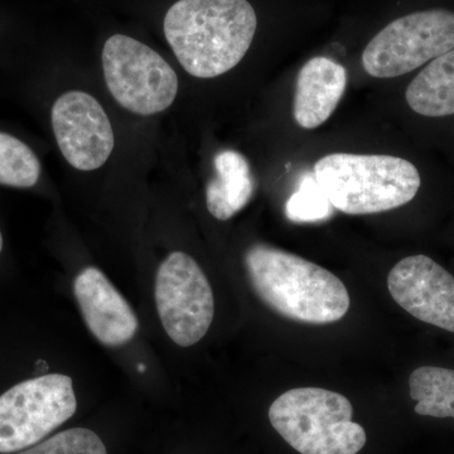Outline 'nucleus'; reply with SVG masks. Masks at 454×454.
<instances>
[{
    "mask_svg": "<svg viewBox=\"0 0 454 454\" xmlns=\"http://www.w3.org/2000/svg\"><path fill=\"white\" fill-rule=\"evenodd\" d=\"M74 292L90 333L103 345L118 348L134 339L138 318L100 269H83L74 279Z\"/></svg>",
    "mask_w": 454,
    "mask_h": 454,
    "instance_id": "nucleus-11",
    "label": "nucleus"
},
{
    "mask_svg": "<svg viewBox=\"0 0 454 454\" xmlns=\"http://www.w3.org/2000/svg\"><path fill=\"white\" fill-rule=\"evenodd\" d=\"M216 176L206 190L207 208L215 219L226 221L243 210L254 195L250 164L243 154L223 151L215 157Z\"/></svg>",
    "mask_w": 454,
    "mask_h": 454,
    "instance_id": "nucleus-13",
    "label": "nucleus"
},
{
    "mask_svg": "<svg viewBox=\"0 0 454 454\" xmlns=\"http://www.w3.org/2000/svg\"><path fill=\"white\" fill-rule=\"evenodd\" d=\"M155 304L167 334L181 348H190L210 330L214 293L196 260L186 253L169 254L155 278Z\"/></svg>",
    "mask_w": 454,
    "mask_h": 454,
    "instance_id": "nucleus-8",
    "label": "nucleus"
},
{
    "mask_svg": "<svg viewBox=\"0 0 454 454\" xmlns=\"http://www.w3.org/2000/svg\"><path fill=\"white\" fill-rule=\"evenodd\" d=\"M408 106L429 118L454 114V49L432 59L405 92Z\"/></svg>",
    "mask_w": 454,
    "mask_h": 454,
    "instance_id": "nucleus-14",
    "label": "nucleus"
},
{
    "mask_svg": "<svg viewBox=\"0 0 454 454\" xmlns=\"http://www.w3.org/2000/svg\"><path fill=\"white\" fill-rule=\"evenodd\" d=\"M333 207L348 215H372L402 207L417 196V167L393 155L333 153L313 168Z\"/></svg>",
    "mask_w": 454,
    "mask_h": 454,
    "instance_id": "nucleus-3",
    "label": "nucleus"
},
{
    "mask_svg": "<svg viewBox=\"0 0 454 454\" xmlns=\"http://www.w3.org/2000/svg\"><path fill=\"white\" fill-rule=\"evenodd\" d=\"M2 249H3V236H2V231H0V253H2Z\"/></svg>",
    "mask_w": 454,
    "mask_h": 454,
    "instance_id": "nucleus-19",
    "label": "nucleus"
},
{
    "mask_svg": "<svg viewBox=\"0 0 454 454\" xmlns=\"http://www.w3.org/2000/svg\"><path fill=\"white\" fill-rule=\"evenodd\" d=\"M352 415L348 397L319 387L286 391L269 409L273 428L301 454L360 452L366 432Z\"/></svg>",
    "mask_w": 454,
    "mask_h": 454,
    "instance_id": "nucleus-4",
    "label": "nucleus"
},
{
    "mask_svg": "<svg viewBox=\"0 0 454 454\" xmlns=\"http://www.w3.org/2000/svg\"><path fill=\"white\" fill-rule=\"evenodd\" d=\"M453 49L454 13L446 9L417 12L394 20L369 42L364 70L378 79H393Z\"/></svg>",
    "mask_w": 454,
    "mask_h": 454,
    "instance_id": "nucleus-7",
    "label": "nucleus"
},
{
    "mask_svg": "<svg viewBox=\"0 0 454 454\" xmlns=\"http://www.w3.org/2000/svg\"><path fill=\"white\" fill-rule=\"evenodd\" d=\"M18 454H107V450L97 433L85 428H73Z\"/></svg>",
    "mask_w": 454,
    "mask_h": 454,
    "instance_id": "nucleus-18",
    "label": "nucleus"
},
{
    "mask_svg": "<svg viewBox=\"0 0 454 454\" xmlns=\"http://www.w3.org/2000/svg\"><path fill=\"white\" fill-rule=\"evenodd\" d=\"M331 205L315 176L309 175L301 182L300 190L293 193L286 205V214L294 223H316L331 216Z\"/></svg>",
    "mask_w": 454,
    "mask_h": 454,
    "instance_id": "nucleus-17",
    "label": "nucleus"
},
{
    "mask_svg": "<svg viewBox=\"0 0 454 454\" xmlns=\"http://www.w3.org/2000/svg\"><path fill=\"white\" fill-rule=\"evenodd\" d=\"M40 176L41 163L35 152L22 140L0 133V184L29 188Z\"/></svg>",
    "mask_w": 454,
    "mask_h": 454,
    "instance_id": "nucleus-16",
    "label": "nucleus"
},
{
    "mask_svg": "<svg viewBox=\"0 0 454 454\" xmlns=\"http://www.w3.org/2000/svg\"><path fill=\"white\" fill-rule=\"evenodd\" d=\"M256 27L258 18L247 0H178L163 25L179 64L199 79H214L238 66Z\"/></svg>",
    "mask_w": 454,
    "mask_h": 454,
    "instance_id": "nucleus-1",
    "label": "nucleus"
},
{
    "mask_svg": "<svg viewBox=\"0 0 454 454\" xmlns=\"http://www.w3.org/2000/svg\"><path fill=\"white\" fill-rule=\"evenodd\" d=\"M77 409L73 380L50 373L17 384L0 396V453L40 443Z\"/></svg>",
    "mask_w": 454,
    "mask_h": 454,
    "instance_id": "nucleus-6",
    "label": "nucleus"
},
{
    "mask_svg": "<svg viewBox=\"0 0 454 454\" xmlns=\"http://www.w3.org/2000/svg\"><path fill=\"white\" fill-rule=\"evenodd\" d=\"M52 128L62 155L74 168H100L113 153L114 131L106 110L88 92L68 91L52 107Z\"/></svg>",
    "mask_w": 454,
    "mask_h": 454,
    "instance_id": "nucleus-9",
    "label": "nucleus"
},
{
    "mask_svg": "<svg viewBox=\"0 0 454 454\" xmlns=\"http://www.w3.org/2000/svg\"><path fill=\"white\" fill-rule=\"evenodd\" d=\"M415 413L424 417L454 418V370L423 366L409 378Z\"/></svg>",
    "mask_w": 454,
    "mask_h": 454,
    "instance_id": "nucleus-15",
    "label": "nucleus"
},
{
    "mask_svg": "<svg viewBox=\"0 0 454 454\" xmlns=\"http://www.w3.org/2000/svg\"><path fill=\"white\" fill-rule=\"evenodd\" d=\"M244 262L254 291L280 316L327 325L348 312L351 301L345 284L315 262L265 244L250 247Z\"/></svg>",
    "mask_w": 454,
    "mask_h": 454,
    "instance_id": "nucleus-2",
    "label": "nucleus"
},
{
    "mask_svg": "<svg viewBox=\"0 0 454 454\" xmlns=\"http://www.w3.org/2000/svg\"><path fill=\"white\" fill-rule=\"evenodd\" d=\"M348 74L339 62L315 57L301 67L295 86L293 115L303 129H316L333 115L345 94Z\"/></svg>",
    "mask_w": 454,
    "mask_h": 454,
    "instance_id": "nucleus-12",
    "label": "nucleus"
},
{
    "mask_svg": "<svg viewBox=\"0 0 454 454\" xmlns=\"http://www.w3.org/2000/svg\"><path fill=\"white\" fill-rule=\"evenodd\" d=\"M103 67L110 94L130 113H162L177 97V74L168 62L128 35H115L106 42Z\"/></svg>",
    "mask_w": 454,
    "mask_h": 454,
    "instance_id": "nucleus-5",
    "label": "nucleus"
},
{
    "mask_svg": "<svg viewBox=\"0 0 454 454\" xmlns=\"http://www.w3.org/2000/svg\"><path fill=\"white\" fill-rule=\"evenodd\" d=\"M393 300L415 318L454 333V277L434 260H400L387 277Z\"/></svg>",
    "mask_w": 454,
    "mask_h": 454,
    "instance_id": "nucleus-10",
    "label": "nucleus"
}]
</instances>
